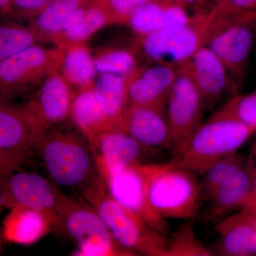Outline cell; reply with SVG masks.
I'll list each match as a JSON object with an SVG mask.
<instances>
[{"mask_svg": "<svg viewBox=\"0 0 256 256\" xmlns=\"http://www.w3.org/2000/svg\"><path fill=\"white\" fill-rule=\"evenodd\" d=\"M220 14L207 42L238 90L245 82L256 42V10L244 11L220 0Z\"/></svg>", "mask_w": 256, "mask_h": 256, "instance_id": "obj_5", "label": "cell"}, {"mask_svg": "<svg viewBox=\"0 0 256 256\" xmlns=\"http://www.w3.org/2000/svg\"><path fill=\"white\" fill-rule=\"evenodd\" d=\"M165 110L170 129L168 150L173 156L203 124L206 110L196 86L188 74L178 67Z\"/></svg>", "mask_w": 256, "mask_h": 256, "instance_id": "obj_9", "label": "cell"}, {"mask_svg": "<svg viewBox=\"0 0 256 256\" xmlns=\"http://www.w3.org/2000/svg\"><path fill=\"white\" fill-rule=\"evenodd\" d=\"M213 252L197 238L191 224H183L166 238L165 256H210Z\"/></svg>", "mask_w": 256, "mask_h": 256, "instance_id": "obj_30", "label": "cell"}, {"mask_svg": "<svg viewBox=\"0 0 256 256\" xmlns=\"http://www.w3.org/2000/svg\"><path fill=\"white\" fill-rule=\"evenodd\" d=\"M28 158L22 153L0 148V178L21 170Z\"/></svg>", "mask_w": 256, "mask_h": 256, "instance_id": "obj_34", "label": "cell"}, {"mask_svg": "<svg viewBox=\"0 0 256 256\" xmlns=\"http://www.w3.org/2000/svg\"><path fill=\"white\" fill-rule=\"evenodd\" d=\"M248 208L249 210L252 212V216H254V220H255L256 224V206L254 207H250V208Z\"/></svg>", "mask_w": 256, "mask_h": 256, "instance_id": "obj_40", "label": "cell"}, {"mask_svg": "<svg viewBox=\"0 0 256 256\" xmlns=\"http://www.w3.org/2000/svg\"><path fill=\"white\" fill-rule=\"evenodd\" d=\"M92 54L98 75L127 76L142 66L140 64L142 55L134 41L131 46L110 44L98 47Z\"/></svg>", "mask_w": 256, "mask_h": 256, "instance_id": "obj_27", "label": "cell"}, {"mask_svg": "<svg viewBox=\"0 0 256 256\" xmlns=\"http://www.w3.org/2000/svg\"><path fill=\"white\" fill-rule=\"evenodd\" d=\"M4 205H3L2 200L1 193H0V213L2 212Z\"/></svg>", "mask_w": 256, "mask_h": 256, "instance_id": "obj_41", "label": "cell"}, {"mask_svg": "<svg viewBox=\"0 0 256 256\" xmlns=\"http://www.w3.org/2000/svg\"><path fill=\"white\" fill-rule=\"evenodd\" d=\"M144 163L98 174L114 200L165 235L169 224L153 210L146 190Z\"/></svg>", "mask_w": 256, "mask_h": 256, "instance_id": "obj_11", "label": "cell"}, {"mask_svg": "<svg viewBox=\"0 0 256 256\" xmlns=\"http://www.w3.org/2000/svg\"><path fill=\"white\" fill-rule=\"evenodd\" d=\"M70 119L88 143L101 132L114 130L96 99L94 86L76 90Z\"/></svg>", "mask_w": 256, "mask_h": 256, "instance_id": "obj_24", "label": "cell"}, {"mask_svg": "<svg viewBox=\"0 0 256 256\" xmlns=\"http://www.w3.org/2000/svg\"><path fill=\"white\" fill-rule=\"evenodd\" d=\"M52 0H11L8 16L18 21L30 22Z\"/></svg>", "mask_w": 256, "mask_h": 256, "instance_id": "obj_33", "label": "cell"}, {"mask_svg": "<svg viewBox=\"0 0 256 256\" xmlns=\"http://www.w3.org/2000/svg\"><path fill=\"white\" fill-rule=\"evenodd\" d=\"M88 144L98 174L143 163V150L146 149L122 131L101 132Z\"/></svg>", "mask_w": 256, "mask_h": 256, "instance_id": "obj_16", "label": "cell"}, {"mask_svg": "<svg viewBox=\"0 0 256 256\" xmlns=\"http://www.w3.org/2000/svg\"><path fill=\"white\" fill-rule=\"evenodd\" d=\"M235 9L244 11L256 10V0H223Z\"/></svg>", "mask_w": 256, "mask_h": 256, "instance_id": "obj_35", "label": "cell"}, {"mask_svg": "<svg viewBox=\"0 0 256 256\" xmlns=\"http://www.w3.org/2000/svg\"><path fill=\"white\" fill-rule=\"evenodd\" d=\"M114 20V24L126 26L131 15L151 0H98Z\"/></svg>", "mask_w": 256, "mask_h": 256, "instance_id": "obj_32", "label": "cell"}, {"mask_svg": "<svg viewBox=\"0 0 256 256\" xmlns=\"http://www.w3.org/2000/svg\"><path fill=\"white\" fill-rule=\"evenodd\" d=\"M178 74V67L163 64L142 65L128 76V106L166 108L168 94Z\"/></svg>", "mask_w": 256, "mask_h": 256, "instance_id": "obj_14", "label": "cell"}, {"mask_svg": "<svg viewBox=\"0 0 256 256\" xmlns=\"http://www.w3.org/2000/svg\"><path fill=\"white\" fill-rule=\"evenodd\" d=\"M146 190L153 210L163 220H194L204 194L196 174L172 162L144 163Z\"/></svg>", "mask_w": 256, "mask_h": 256, "instance_id": "obj_2", "label": "cell"}, {"mask_svg": "<svg viewBox=\"0 0 256 256\" xmlns=\"http://www.w3.org/2000/svg\"><path fill=\"white\" fill-rule=\"evenodd\" d=\"M220 14L216 3L198 10L188 21L158 33L136 37L134 43L148 63L178 67L202 47L206 46Z\"/></svg>", "mask_w": 256, "mask_h": 256, "instance_id": "obj_4", "label": "cell"}, {"mask_svg": "<svg viewBox=\"0 0 256 256\" xmlns=\"http://www.w3.org/2000/svg\"><path fill=\"white\" fill-rule=\"evenodd\" d=\"M79 191L121 246L134 256H165V235L114 200L96 172Z\"/></svg>", "mask_w": 256, "mask_h": 256, "instance_id": "obj_1", "label": "cell"}, {"mask_svg": "<svg viewBox=\"0 0 256 256\" xmlns=\"http://www.w3.org/2000/svg\"><path fill=\"white\" fill-rule=\"evenodd\" d=\"M35 44H42L28 25L14 20L0 22V62Z\"/></svg>", "mask_w": 256, "mask_h": 256, "instance_id": "obj_28", "label": "cell"}, {"mask_svg": "<svg viewBox=\"0 0 256 256\" xmlns=\"http://www.w3.org/2000/svg\"><path fill=\"white\" fill-rule=\"evenodd\" d=\"M11 0H0V16L9 14Z\"/></svg>", "mask_w": 256, "mask_h": 256, "instance_id": "obj_38", "label": "cell"}, {"mask_svg": "<svg viewBox=\"0 0 256 256\" xmlns=\"http://www.w3.org/2000/svg\"><path fill=\"white\" fill-rule=\"evenodd\" d=\"M218 240L214 254L226 256H249L248 248L256 229L254 216L248 208H242L216 223Z\"/></svg>", "mask_w": 256, "mask_h": 256, "instance_id": "obj_21", "label": "cell"}, {"mask_svg": "<svg viewBox=\"0 0 256 256\" xmlns=\"http://www.w3.org/2000/svg\"><path fill=\"white\" fill-rule=\"evenodd\" d=\"M255 48H256V42Z\"/></svg>", "mask_w": 256, "mask_h": 256, "instance_id": "obj_42", "label": "cell"}, {"mask_svg": "<svg viewBox=\"0 0 256 256\" xmlns=\"http://www.w3.org/2000/svg\"><path fill=\"white\" fill-rule=\"evenodd\" d=\"M248 160L254 165V168H255L256 170V142H254L252 146V149H250V156L248 158Z\"/></svg>", "mask_w": 256, "mask_h": 256, "instance_id": "obj_39", "label": "cell"}, {"mask_svg": "<svg viewBox=\"0 0 256 256\" xmlns=\"http://www.w3.org/2000/svg\"><path fill=\"white\" fill-rule=\"evenodd\" d=\"M246 162V158L237 152L212 164L202 174L200 183L204 197L208 200L217 188L242 169Z\"/></svg>", "mask_w": 256, "mask_h": 256, "instance_id": "obj_29", "label": "cell"}, {"mask_svg": "<svg viewBox=\"0 0 256 256\" xmlns=\"http://www.w3.org/2000/svg\"><path fill=\"white\" fill-rule=\"evenodd\" d=\"M44 130L24 104L0 105V148L31 156Z\"/></svg>", "mask_w": 256, "mask_h": 256, "instance_id": "obj_15", "label": "cell"}, {"mask_svg": "<svg viewBox=\"0 0 256 256\" xmlns=\"http://www.w3.org/2000/svg\"><path fill=\"white\" fill-rule=\"evenodd\" d=\"M178 68L186 72L196 86L206 109L214 107L228 92L234 95L238 92L223 62L206 46L197 50Z\"/></svg>", "mask_w": 256, "mask_h": 256, "instance_id": "obj_12", "label": "cell"}, {"mask_svg": "<svg viewBox=\"0 0 256 256\" xmlns=\"http://www.w3.org/2000/svg\"><path fill=\"white\" fill-rule=\"evenodd\" d=\"M63 56L58 47L35 44L0 62V96L8 100L30 96L50 74L60 72Z\"/></svg>", "mask_w": 256, "mask_h": 256, "instance_id": "obj_8", "label": "cell"}, {"mask_svg": "<svg viewBox=\"0 0 256 256\" xmlns=\"http://www.w3.org/2000/svg\"><path fill=\"white\" fill-rule=\"evenodd\" d=\"M76 90L60 72L47 77L24 106L44 131L70 118Z\"/></svg>", "mask_w": 256, "mask_h": 256, "instance_id": "obj_13", "label": "cell"}, {"mask_svg": "<svg viewBox=\"0 0 256 256\" xmlns=\"http://www.w3.org/2000/svg\"><path fill=\"white\" fill-rule=\"evenodd\" d=\"M128 76L100 74L94 84L96 99L114 130L120 131L122 118L128 106Z\"/></svg>", "mask_w": 256, "mask_h": 256, "instance_id": "obj_23", "label": "cell"}, {"mask_svg": "<svg viewBox=\"0 0 256 256\" xmlns=\"http://www.w3.org/2000/svg\"><path fill=\"white\" fill-rule=\"evenodd\" d=\"M37 152L55 184L80 188L95 174L89 146L70 131L50 128L44 134Z\"/></svg>", "mask_w": 256, "mask_h": 256, "instance_id": "obj_6", "label": "cell"}, {"mask_svg": "<svg viewBox=\"0 0 256 256\" xmlns=\"http://www.w3.org/2000/svg\"><path fill=\"white\" fill-rule=\"evenodd\" d=\"M63 60L60 72L75 90L92 87L97 77L94 56L86 44L62 47Z\"/></svg>", "mask_w": 256, "mask_h": 256, "instance_id": "obj_26", "label": "cell"}, {"mask_svg": "<svg viewBox=\"0 0 256 256\" xmlns=\"http://www.w3.org/2000/svg\"><path fill=\"white\" fill-rule=\"evenodd\" d=\"M256 134L237 120L210 116L172 156L174 164L202 175L217 161L237 152Z\"/></svg>", "mask_w": 256, "mask_h": 256, "instance_id": "obj_3", "label": "cell"}, {"mask_svg": "<svg viewBox=\"0 0 256 256\" xmlns=\"http://www.w3.org/2000/svg\"><path fill=\"white\" fill-rule=\"evenodd\" d=\"M120 131L131 136L146 150L168 149L170 129L164 108L128 106L122 118Z\"/></svg>", "mask_w": 256, "mask_h": 256, "instance_id": "obj_17", "label": "cell"}, {"mask_svg": "<svg viewBox=\"0 0 256 256\" xmlns=\"http://www.w3.org/2000/svg\"><path fill=\"white\" fill-rule=\"evenodd\" d=\"M86 0H52L41 12L28 22V26L40 44H54L74 12Z\"/></svg>", "mask_w": 256, "mask_h": 256, "instance_id": "obj_25", "label": "cell"}, {"mask_svg": "<svg viewBox=\"0 0 256 256\" xmlns=\"http://www.w3.org/2000/svg\"><path fill=\"white\" fill-rule=\"evenodd\" d=\"M54 184L36 173L18 170L0 178L3 205L8 208L18 206L42 212L50 218L56 230L62 192Z\"/></svg>", "mask_w": 256, "mask_h": 256, "instance_id": "obj_10", "label": "cell"}, {"mask_svg": "<svg viewBox=\"0 0 256 256\" xmlns=\"http://www.w3.org/2000/svg\"><path fill=\"white\" fill-rule=\"evenodd\" d=\"M188 6L176 0H151L136 10L126 26L136 37L158 33L188 21Z\"/></svg>", "mask_w": 256, "mask_h": 256, "instance_id": "obj_18", "label": "cell"}, {"mask_svg": "<svg viewBox=\"0 0 256 256\" xmlns=\"http://www.w3.org/2000/svg\"><path fill=\"white\" fill-rule=\"evenodd\" d=\"M256 176V168L247 159L246 164L208 198L207 222L217 223L229 212L242 208L252 191Z\"/></svg>", "mask_w": 256, "mask_h": 256, "instance_id": "obj_19", "label": "cell"}, {"mask_svg": "<svg viewBox=\"0 0 256 256\" xmlns=\"http://www.w3.org/2000/svg\"><path fill=\"white\" fill-rule=\"evenodd\" d=\"M255 206H256V176L252 191L250 192V195L248 197L247 200H246L245 203L244 204L242 208H250V207Z\"/></svg>", "mask_w": 256, "mask_h": 256, "instance_id": "obj_36", "label": "cell"}, {"mask_svg": "<svg viewBox=\"0 0 256 256\" xmlns=\"http://www.w3.org/2000/svg\"><path fill=\"white\" fill-rule=\"evenodd\" d=\"M56 230L63 232L78 246L75 255L134 256L114 240L95 210L85 200L60 194Z\"/></svg>", "mask_w": 256, "mask_h": 256, "instance_id": "obj_7", "label": "cell"}, {"mask_svg": "<svg viewBox=\"0 0 256 256\" xmlns=\"http://www.w3.org/2000/svg\"><path fill=\"white\" fill-rule=\"evenodd\" d=\"M212 116L237 120L256 130V88L247 94H234Z\"/></svg>", "mask_w": 256, "mask_h": 256, "instance_id": "obj_31", "label": "cell"}, {"mask_svg": "<svg viewBox=\"0 0 256 256\" xmlns=\"http://www.w3.org/2000/svg\"><path fill=\"white\" fill-rule=\"evenodd\" d=\"M182 4L186 5V6H202L203 4H206L208 1L212 0H176Z\"/></svg>", "mask_w": 256, "mask_h": 256, "instance_id": "obj_37", "label": "cell"}, {"mask_svg": "<svg viewBox=\"0 0 256 256\" xmlns=\"http://www.w3.org/2000/svg\"><path fill=\"white\" fill-rule=\"evenodd\" d=\"M10 210L2 230L8 242L30 245L53 230L52 220L42 212L18 206Z\"/></svg>", "mask_w": 256, "mask_h": 256, "instance_id": "obj_22", "label": "cell"}, {"mask_svg": "<svg viewBox=\"0 0 256 256\" xmlns=\"http://www.w3.org/2000/svg\"><path fill=\"white\" fill-rule=\"evenodd\" d=\"M110 25H114V20L100 2L86 0L74 12L54 44L60 48L76 44H86L98 32Z\"/></svg>", "mask_w": 256, "mask_h": 256, "instance_id": "obj_20", "label": "cell"}]
</instances>
